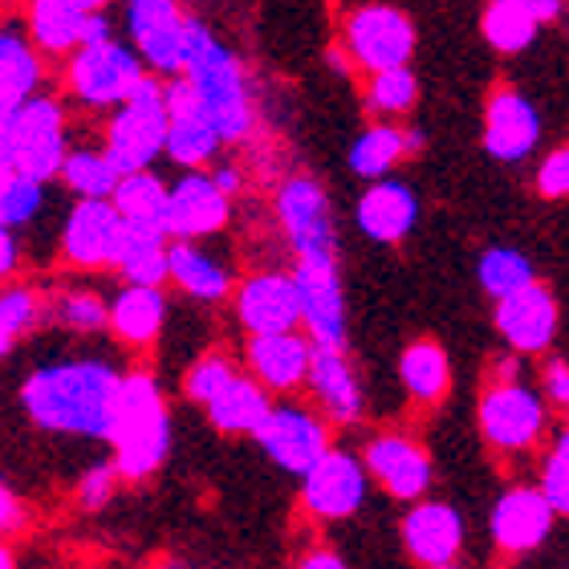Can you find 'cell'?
I'll return each mask as SVG.
<instances>
[{"label": "cell", "mask_w": 569, "mask_h": 569, "mask_svg": "<svg viewBox=\"0 0 569 569\" xmlns=\"http://www.w3.org/2000/svg\"><path fill=\"white\" fill-rule=\"evenodd\" d=\"M179 73L191 82V90L200 94L203 110L212 114L216 131L224 142H244L257 127V110H252V90L244 78V66L237 61L224 41H216V33L203 21L188 17V33H183V58H179Z\"/></svg>", "instance_id": "cell-3"}, {"label": "cell", "mask_w": 569, "mask_h": 569, "mask_svg": "<svg viewBox=\"0 0 569 569\" xmlns=\"http://www.w3.org/2000/svg\"><path fill=\"white\" fill-rule=\"evenodd\" d=\"M541 497L549 500V509L566 517L569 512V436L561 431V439L549 448V456L541 460Z\"/></svg>", "instance_id": "cell-43"}, {"label": "cell", "mask_w": 569, "mask_h": 569, "mask_svg": "<svg viewBox=\"0 0 569 569\" xmlns=\"http://www.w3.org/2000/svg\"><path fill=\"white\" fill-rule=\"evenodd\" d=\"M122 220L110 200H78L61 224V261L70 269H114L122 244Z\"/></svg>", "instance_id": "cell-16"}, {"label": "cell", "mask_w": 569, "mask_h": 569, "mask_svg": "<svg viewBox=\"0 0 569 569\" xmlns=\"http://www.w3.org/2000/svg\"><path fill=\"white\" fill-rule=\"evenodd\" d=\"M4 167H12V159H9V142H4V127H0V171Z\"/></svg>", "instance_id": "cell-53"}, {"label": "cell", "mask_w": 569, "mask_h": 569, "mask_svg": "<svg viewBox=\"0 0 569 569\" xmlns=\"http://www.w3.org/2000/svg\"><path fill=\"white\" fill-rule=\"evenodd\" d=\"M12 566H17V553H12V549L0 541V569H12Z\"/></svg>", "instance_id": "cell-52"}, {"label": "cell", "mask_w": 569, "mask_h": 569, "mask_svg": "<svg viewBox=\"0 0 569 569\" xmlns=\"http://www.w3.org/2000/svg\"><path fill=\"white\" fill-rule=\"evenodd\" d=\"M212 183H216L220 191H224L228 200H232V196H237V191L244 188V171H240L237 163H220V167L212 171Z\"/></svg>", "instance_id": "cell-49"}, {"label": "cell", "mask_w": 569, "mask_h": 569, "mask_svg": "<svg viewBox=\"0 0 569 569\" xmlns=\"http://www.w3.org/2000/svg\"><path fill=\"white\" fill-rule=\"evenodd\" d=\"M342 46L355 61V70H391V66H411L416 53V24L395 4H362L346 17Z\"/></svg>", "instance_id": "cell-9"}, {"label": "cell", "mask_w": 569, "mask_h": 569, "mask_svg": "<svg viewBox=\"0 0 569 569\" xmlns=\"http://www.w3.org/2000/svg\"><path fill=\"white\" fill-rule=\"evenodd\" d=\"M403 546L416 566H456L463 549V517L443 500H411V512L403 517Z\"/></svg>", "instance_id": "cell-20"}, {"label": "cell", "mask_w": 569, "mask_h": 569, "mask_svg": "<svg viewBox=\"0 0 569 569\" xmlns=\"http://www.w3.org/2000/svg\"><path fill=\"white\" fill-rule=\"evenodd\" d=\"M24 521V509H21V497L12 492L4 480H0V537L4 533H17Z\"/></svg>", "instance_id": "cell-47"}, {"label": "cell", "mask_w": 569, "mask_h": 569, "mask_svg": "<svg viewBox=\"0 0 569 569\" xmlns=\"http://www.w3.org/2000/svg\"><path fill=\"white\" fill-rule=\"evenodd\" d=\"M167 277L196 301H224L232 293V273L200 240H167Z\"/></svg>", "instance_id": "cell-29"}, {"label": "cell", "mask_w": 569, "mask_h": 569, "mask_svg": "<svg viewBox=\"0 0 569 569\" xmlns=\"http://www.w3.org/2000/svg\"><path fill=\"white\" fill-rule=\"evenodd\" d=\"M4 142H9L12 171L41 179H58V167L70 151V122H66V107L49 94H29L21 107L12 110L4 122Z\"/></svg>", "instance_id": "cell-5"}, {"label": "cell", "mask_w": 569, "mask_h": 569, "mask_svg": "<svg viewBox=\"0 0 569 569\" xmlns=\"http://www.w3.org/2000/svg\"><path fill=\"white\" fill-rule=\"evenodd\" d=\"M114 269L122 273V281H131V284H163L167 281V232L127 228L119 244V257H114Z\"/></svg>", "instance_id": "cell-35"}, {"label": "cell", "mask_w": 569, "mask_h": 569, "mask_svg": "<svg viewBox=\"0 0 569 569\" xmlns=\"http://www.w3.org/2000/svg\"><path fill=\"white\" fill-rule=\"evenodd\" d=\"M232 200L216 188L212 176H203L200 167H191L188 176H179L167 188L163 208V232L167 240H208L228 228Z\"/></svg>", "instance_id": "cell-14"}, {"label": "cell", "mask_w": 569, "mask_h": 569, "mask_svg": "<svg viewBox=\"0 0 569 569\" xmlns=\"http://www.w3.org/2000/svg\"><path fill=\"white\" fill-rule=\"evenodd\" d=\"M480 29H485V41L497 53H525L541 33V21L525 0H488Z\"/></svg>", "instance_id": "cell-34"}, {"label": "cell", "mask_w": 569, "mask_h": 569, "mask_svg": "<svg viewBox=\"0 0 569 569\" xmlns=\"http://www.w3.org/2000/svg\"><path fill=\"white\" fill-rule=\"evenodd\" d=\"M163 102H167L163 154H171V163H179L183 171L216 163V154H220L224 139H220L212 114L203 110L200 94L191 90V82L183 78V73L163 78Z\"/></svg>", "instance_id": "cell-11"}, {"label": "cell", "mask_w": 569, "mask_h": 569, "mask_svg": "<svg viewBox=\"0 0 569 569\" xmlns=\"http://www.w3.org/2000/svg\"><path fill=\"white\" fill-rule=\"evenodd\" d=\"M46 318V297L33 284H4L0 289V358L21 342L24 333H33Z\"/></svg>", "instance_id": "cell-37"}, {"label": "cell", "mask_w": 569, "mask_h": 569, "mask_svg": "<svg viewBox=\"0 0 569 569\" xmlns=\"http://www.w3.org/2000/svg\"><path fill=\"white\" fill-rule=\"evenodd\" d=\"M492 321H497V333L509 342L512 355H546L553 338H558L561 309L549 284L529 281L521 289H512V293L497 297Z\"/></svg>", "instance_id": "cell-13"}, {"label": "cell", "mask_w": 569, "mask_h": 569, "mask_svg": "<svg viewBox=\"0 0 569 569\" xmlns=\"http://www.w3.org/2000/svg\"><path fill=\"white\" fill-rule=\"evenodd\" d=\"M167 139V102L163 78L142 73V82L122 98L107 122V159L119 171H142L163 154Z\"/></svg>", "instance_id": "cell-4"}, {"label": "cell", "mask_w": 569, "mask_h": 569, "mask_svg": "<svg viewBox=\"0 0 569 569\" xmlns=\"http://www.w3.org/2000/svg\"><path fill=\"white\" fill-rule=\"evenodd\" d=\"M419 102V82L411 66H391V70H375L367 82V107L382 119H403Z\"/></svg>", "instance_id": "cell-38"}, {"label": "cell", "mask_w": 569, "mask_h": 569, "mask_svg": "<svg viewBox=\"0 0 569 569\" xmlns=\"http://www.w3.org/2000/svg\"><path fill=\"white\" fill-rule=\"evenodd\" d=\"M41 208H46V183L24 171H9V179L0 183V224L17 232V228L33 224Z\"/></svg>", "instance_id": "cell-40"}, {"label": "cell", "mask_w": 569, "mask_h": 569, "mask_svg": "<svg viewBox=\"0 0 569 569\" xmlns=\"http://www.w3.org/2000/svg\"><path fill=\"white\" fill-rule=\"evenodd\" d=\"M399 379H403L407 395L416 403L436 407L448 399L451 391V362L443 355V346L431 342V338H419L399 355Z\"/></svg>", "instance_id": "cell-32"}, {"label": "cell", "mask_w": 569, "mask_h": 569, "mask_svg": "<svg viewBox=\"0 0 569 569\" xmlns=\"http://www.w3.org/2000/svg\"><path fill=\"white\" fill-rule=\"evenodd\" d=\"M358 228L379 244H399L411 237V228L419 220V200L416 191L399 183V179H370L367 196L358 200Z\"/></svg>", "instance_id": "cell-26"}, {"label": "cell", "mask_w": 569, "mask_h": 569, "mask_svg": "<svg viewBox=\"0 0 569 569\" xmlns=\"http://www.w3.org/2000/svg\"><path fill=\"white\" fill-rule=\"evenodd\" d=\"M183 33L188 12L179 9V0H127V37L151 73H179Z\"/></svg>", "instance_id": "cell-15"}, {"label": "cell", "mask_w": 569, "mask_h": 569, "mask_svg": "<svg viewBox=\"0 0 569 569\" xmlns=\"http://www.w3.org/2000/svg\"><path fill=\"white\" fill-rule=\"evenodd\" d=\"M297 480H301V505L318 521H346V517H355L362 509V500H367L370 485L362 456L333 448V443Z\"/></svg>", "instance_id": "cell-10"}, {"label": "cell", "mask_w": 569, "mask_h": 569, "mask_svg": "<svg viewBox=\"0 0 569 569\" xmlns=\"http://www.w3.org/2000/svg\"><path fill=\"white\" fill-rule=\"evenodd\" d=\"M119 379L110 358H58L21 382V407L41 431L107 443Z\"/></svg>", "instance_id": "cell-1"}, {"label": "cell", "mask_w": 569, "mask_h": 569, "mask_svg": "<svg viewBox=\"0 0 569 569\" xmlns=\"http://www.w3.org/2000/svg\"><path fill=\"white\" fill-rule=\"evenodd\" d=\"M41 78H46L41 53L29 41V33L17 24H0V127L24 98L41 90Z\"/></svg>", "instance_id": "cell-27"}, {"label": "cell", "mask_w": 569, "mask_h": 569, "mask_svg": "<svg viewBox=\"0 0 569 569\" xmlns=\"http://www.w3.org/2000/svg\"><path fill=\"white\" fill-rule=\"evenodd\" d=\"M237 318L249 333L273 330H301V306H297V284L289 273H252L237 289Z\"/></svg>", "instance_id": "cell-22"}, {"label": "cell", "mask_w": 569, "mask_h": 569, "mask_svg": "<svg viewBox=\"0 0 569 569\" xmlns=\"http://www.w3.org/2000/svg\"><path fill=\"white\" fill-rule=\"evenodd\" d=\"M529 9H533V17L541 24H553L561 21V9H566V0H525Z\"/></svg>", "instance_id": "cell-51"}, {"label": "cell", "mask_w": 569, "mask_h": 569, "mask_svg": "<svg viewBox=\"0 0 569 569\" xmlns=\"http://www.w3.org/2000/svg\"><path fill=\"white\" fill-rule=\"evenodd\" d=\"M17 269H21V244L9 224H0V281H12Z\"/></svg>", "instance_id": "cell-48"}, {"label": "cell", "mask_w": 569, "mask_h": 569, "mask_svg": "<svg viewBox=\"0 0 569 569\" xmlns=\"http://www.w3.org/2000/svg\"><path fill=\"white\" fill-rule=\"evenodd\" d=\"M73 4H82V9H107L114 0H73Z\"/></svg>", "instance_id": "cell-54"}, {"label": "cell", "mask_w": 569, "mask_h": 569, "mask_svg": "<svg viewBox=\"0 0 569 569\" xmlns=\"http://www.w3.org/2000/svg\"><path fill=\"white\" fill-rule=\"evenodd\" d=\"M297 306H301V326L313 346H333L346 350V293L342 273H338V252H309L297 257L293 273Z\"/></svg>", "instance_id": "cell-8"}, {"label": "cell", "mask_w": 569, "mask_h": 569, "mask_svg": "<svg viewBox=\"0 0 569 569\" xmlns=\"http://www.w3.org/2000/svg\"><path fill=\"white\" fill-rule=\"evenodd\" d=\"M362 468H367L370 480H379L387 488V497L395 500H419L427 497L431 488V456L419 448L411 436H399V431H387V436H375L362 451Z\"/></svg>", "instance_id": "cell-19"}, {"label": "cell", "mask_w": 569, "mask_h": 569, "mask_svg": "<svg viewBox=\"0 0 569 569\" xmlns=\"http://www.w3.org/2000/svg\"><path fill=\"white\" fill-rule=\"evenodd\" d=\"M419 147H423L419 131H403L399 122H375L350 147V171L358 179H382L395 163L416 154Z\"/></svg>", "instance_id": "cell-31"}, {"label": "cell", "mask_w": 569, "mask_h": 569, "mask_svg": "<svg viewBox=\"0 0 569 569\" xmlns=\"http://www.w3.org/2000/svg\"><path fill=\"white\" fill-rule=\"evenodd\" d=\"M553 525H558V512L549 509L541 488L517 485L497 500V509L488 517V533L505 558H525L546 546Z\"/></svg>", "instance_id": "cell-18"}, {"label": "cell", "mask_w": 569, "mask_h": 569, "mask_svg": "<svg viewBox=\"0 0 569 569\" xmlns=\"http://www.w3.org/2000/svg\"><path fill=\"white\" fill-rule=\"evenodd\" d=\"M163 321H167L163 284H131L127 281V289H119L107 306L110 333H114L122 346H131V350H147V346L159 342Z\"/></svg>", "instance_id": "cell-25"}, {"label": "cell", "mask_w": 569, "mask_h": 569, "mask_svg": "<svg viewBox=\"0 0 569 569\" xmlns=\"http://www.w3.org/2000/svg\"><path fill=\"white\" fill-rule=\"evenodd\" d=\"M546 431H549L546 395L533 391L517 375L488 382L485 395H480V436L488 439V448L517 456V451L537 448Z\"/></svg>", "instance_id": "cell-7"}, {"label": "cell", "mask_w": 569, "mask_h": 569, "mask_svg": "<svg viewBox=\"0 0 569 569\" xmlns=\"http://www.w3.org/2000/svg\"><path fill=\"white\" fill-rule=\"evenodd\" d=\"M86 17H90V9L73 4V0H29L24 33L41 58H70L73 49L82 46Z\"/></svg>", "instance_id": "cell-28"}, {"label": "cell", "mask_w": 569, "mask_h": 569, "mask_svg": "<svg viewBox=\"0 0 569 569\" xmlns=\"http://www.w3.org/2000/svg\"><path fill=\"white\" fill-rule=\"evenodd\" d=\"M277 220L293 257L333 252V212L330 196L313 176H289L277 191Z\"/></svg>", "instance_id": "cell-17"}, {"label": "cell", "mask_w": 569, "mask_h": 569, "mask_svg": "<svg viewBox=\"0 0 569 569\" xmlns=\"http://www.w3.org/2000/svg\"><path fill=\"white\" fill-rule=\"evenodd\" d=\"M232 375H237V362H232L228 355H220V350H212V355H203L200 362L188 370V379H183V395H188L196 407H203L228 379H232Z\"/></svg>", "instance_id": "cell-42"}, {"label": "cell", "mask_w": 569, "mask_h": 569, "mask_svg": "<svg viewBox=\"0 0 569 569\" xmlns=\"http://www.w3.org/2000/svg\"><path fill=\"white\" fill-rule=\"evenodd\" d=\"M46 309H53V321L73 333L107 330V297L94 293V289H66Z\"/></svg>", "instance_id": "cell-41"}, {"label": "cell", "mask_w": 569, "mask_h": 569, "mask_svg": "<svg viewBox=\"0 0 569 569\" xmlns=\"http://www.w3.org/2000/svg\"><path fill=\"white\" fill-rule=\"evenodd\" d=\"M252 439L261 443V451L289 476H301L309 463L318 460L321 451L330 448V419L309 411V407H269V416L252 431Z\"/></svg>", "instance_id": "cell-12"}, {"label": "cell", "mask_w": 569, "mask_h": 569, "mask_svg": "<svg viewBox=\"0 0 569 569\" xmlns=\"http://www.w3.org/2000/svg\"><path fill=\"white\" fill-rule=\"evenodd\" d=\"M110 463L119 480H147L171 456V411H167L163 387L151 370H131L119 379L114 416H110Z\"/></svg>", "instance_id": "cell-2"}, {"label": "cell", "mask_w": 569, "mask_h": 569, "mask_svg": "<svg viewBox=\"0 0 569 569\" xmlns=\"http://www.w3.org/2000/svg\"><path fill=\"white\" fill-rule=\"evenodd\" d=\"M114 488H119V472H114V463L102 460L94 468H86L82 480H78V505L86 512H98L107 509L110 500H114Z\"/></svg>", "instance_id": "cell-44"}, {"label": "cell", "mask_w": 569, "mask_h": 569, "mask_svg": "<svg viewBox=\"0 0 569 569\" xmlns=\"http://www.w3.org/2000/svg\"><path fill=\"white\" fill-rule=\"evenodd\" d=\"M301 566H306V569H342L346 561H342V553H338V549H313V553H306V558H301Z\"/></svg>", "instance_id": "cell-50"}, {"label": "cell", "mask_w": 569, "mask_h": 569, "mask_svg": "<svg viewBox=\"0 0 569 569\" xmlns=\"http://www.w3.org/2000/svg\"><path fill=\"white\" fill-rule=\"evenodd\" d=\"M306 387L318 399L321 416L330 423H358L362 419V387H358V375L350 367L346 350H333V346H313L306 370Z\"/></svg>", "instance_id": "cell-24"}, {"label": "cell", "mask_w": 569, "mask_h": 569, "mask_svg": "<svg viewBox=\"0 0 569 569\" xmlns=\"http://www.w3.org/2000/svg\"><path fill=\"white\" fill-rule=\"evenodd\" d=\"M309 355H313V342L297 330H273V333H249V346H244V362H249V375L261 382L264 391H297L306 382Z\"/></svg>", "instance_id": "cell-23"}, {"label": "cell", "mask_w": 569, "mask_h": 569, "mask_svg": "<svg viewBox=\"0 0 569 569\" xmlns=\"http://www.w3.org/2000/svg\"><path fill=\"white\" fill-rule=\"evenodd\" d=\"M541 395H546L549 407H566L569 403V367L566 358H549L546 367H541Z\"/></svg>", "instance_id": "cell-46"}, {"label": "cell", "mask_w": 569, "mask_h": 569, "mask_svg": "<svg viewBox=\"0 0 569 569\" xmlns=\"http://www.w3.org/2000/svg\"><path fill=\"white\" fill-rule=\"evenodd\" d=\"M142 73L147 66L131 46L102 37V41L78 46L66 58V90L90 110H114L142 82Z\"/></svg>", "instance_id": "cell-6"}, {"label": "cell", "mask_w": 569, "mask_h": 569, "mask_svg": "<svg viewBox=\"0 0 569 569\" xmlns=\"http://www.w3.org/2000/svg\"><path fill=\"white\" fill-rule=\"evenodd\" d=\"M119 176L122 171L110 163L107 151H90V147L66 151V159H61V167H58V179L78 196V200H110Z\"/></svg>", "instance_id": "cell-36"}, {"label": "cell", "mask_w": 569, "mask_h": 569, "mask_svg": "<svg viewBox=\"0 0 569 569\" xmlns=\"http://www.w3.org/2000/svg\"><path fill=\"white\" fill-rule=\"evenodd\" d=\"M537 191L546 196V200H566L569 191V151L558 147V151H549L537 167Z\"/></svg>", "instance_id": "cell-45"}, {"label": "cell", "mask_w": 569, "mask_h": 569, "mask_svg": "<svg viewBox=\"0 0 569 569\" xmlns=\"http://www.w3.org/2000/svg\"><path fill=\"white\" fill-rule=\"evenodd\" d=\"M269 407H273V399H269V391H264L261 382L237 370V375L203 403V411H208L216 431H224V436H252V431L261 427V419L269 416Z\"/></svg>", "instance_id": "cell-30"}, {"label": "cell", "mask_w": 569, "mask_h": 569, "mask_svg": "<svg viewBox=\"0 0 569 569\" xmlns=\"http://www.w3.org/2000/svg\"><path fill=\"white\" fill-rule=\"evenodd\" d=\"M110 203L127 228H151V232H163V208H167V183L159 176H151V167L142 171H122L114 191H110Z\"/></svg>", "instance_id": "cell-33"}, {"label": "cell", "mask_w": 569, "mask_h": 569, "mask_svg": "<svg viewBox=\"0 0 569 569\" xmlns=\"http://www.w3.org/2000/svg\"><path fill=\"white\" fill-rule=\"evenodd\" d=\"M476 277H480V284H485V293L497 301V297H505V293H512V289H521V284L537 281V269L525 252L497 244V249H488L485 257H480Z\"/></svg>", "instance_id": "cell-39"}, {"label": "cell", "mask_w": 569, "mask_h": 569, "mask_svg": "<svg viewBox=\"0 0 569 569\" xmlns=\"http://www.w3.org/2000/svg\"><path fill=\"white\" fill-rule=\"evenodd\" d=\"M541 142V114L517 90H497L485 107V151L500 163H521Z\"/></svg>", "instance_id": "cell-21"}]
</instances>
